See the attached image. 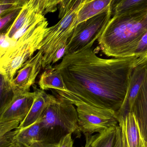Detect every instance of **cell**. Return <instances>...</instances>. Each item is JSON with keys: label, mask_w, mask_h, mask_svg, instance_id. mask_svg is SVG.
I'll list each match as a JSON object with an SVG mask.
<instances>
[{"label": "cell", "mask_w": 147, "mask_h": 147, "mask_svg": "<svg viewBox=\"0 0 147 147\" xmlns=\"http://www.w3.org/2000/svg\"><path fill=\"white\" fill-rule=\"evenodd\" d=\"M136 59L102 58L91 47L65 55L54 67L67 87L68 91L64 92L116 113L124 101Z\"/></svg>", "instance_id": "1"}, {"label": "cell", "mask_w": 147, "mask_h": 147, "mask_svg": "<svg viewBox=\"0 0 147 147\" xmlns=\"http://www.w3.org/2000/svg\"><path fill=\"white\" fill-rule=\"evenodd\" d=\"M147 9L113 16L98 39L108 57H133L138 43L147 32Z\"/></svg>", "instance_id": "2"}, {"label": "cell", "mask_w": 147, "mask_h": 147, "mask_svg": "<svg viewBox=\"0 0 147 147\" xmlns=\"http://www.w3.org/2000/svg\"><path fill=\"white\" fill-rule=\"evenodd\" d=\"M48 26L45 16L39 19L0 57V74L9 85L24 63L40 50Z\"/></svg>", "instance_id": "3"}, {"label": "cell", "mask_w": 147, "mask_h": 147, "mask_svg": "<svg viewBox=\"0 0 147 147\" xmlns=\"http://www.w3.org/2000/svg\"><path fill=\"white\" fill-rule=\"evenodd\" d=\"M54 92L76 106L80 129L83 134H100L118 125L115 111L87 104L62 91L54 90Z\"/></svg>", "instance_id": "4"}, {"label": "cell", "mask_w": 147, "mask_h": 147, "mask_svg": "<svg viewBox=\"0 0 147 147\" xmlns=\"http://www.w3.org/2000/svg\"><path fill=\"white\" fill-rule=\"evenodd\" d=\"M39 120L42 127L48 131L59 127L76 138L81 136L77 109L68 99L55 96Z\"/></svg>", "instance_id": "5"}, {"label": "cell", "mask_w": 147, "mask_h": 147, "mask_svg": "<svg viewBox=\"0 0 147 147\" xmlns=\"http://www.w3.org/2000/svg\"><path fill=\"white\" fill-rule=\"evenodd\" d=\"M111 16L109 8L77 25L68 40L66 55L91 47L102 33Z\"/></svg>", "instance_id": "6"}, {"label": "cell", "mask_w": 147, "mask_h": 147, "mask_svg": "<svg viewBox=\"0 0 147 147\" xmlns=\"http://www.w3.org/2000/svg\"><path fill=\"white\" fill-rule=\"evenodd\" d=\"M78 10L70 11L56 25L48 27L42 42L40 50L43 53L42 69L51 65L50 60L56 50L64 40L71 35L77 18Z\"/></svg>", "instance_id": "7"}, {"label": "cell", "mask_w": 147, "mask_h": 147, "mask_svg": "<svg viewBox=\"0 0 147 147\" xmlns=\"http://www.w3.org/2000/svg\"><path fill=\"white\" fill-rule=\"evenodd\" d=\"M43 57V53L39 50L24 63L9 85L13 94L30 92V88L34 85L36 78L42 69Z\"/></svg>", "instance_id": "8"}, {"label": "cell", "mask_w": 147, "mask_h": 147, "mask_svg": "<svg viewBox=\"0 0 147 147\" xmlns=\"http://www.w3.org/2000/svg\"><path fill=\"white\" fill-rule=\"evenodd\" d=\"M34 98V92L13 94L0 109V123L12 121L21 122L29 112Z\"/></svg>", "instance_id": "9"}, {"label": "cell", "mask_w": 147, "mask_h": 147, "mask_svg": "<svg viewBox=\"0 0 147 147\" xmlns=\"http://www.w3.org/2000/svg\"><path fill=\"white\" fill-rule=\"evenodd\" d=\"M147 75V65H140L134 68L122 105L116 112L117 120L124 117L131 112L136 98Z\"/></svg>", "instance_id": "10"}, {"label": "cell", "mask_w": 147, "mask_h": 147, "mask_svg": "<svg viewBox=\"0 0 147 147\" xmlns=\"http://www.w3.org/2000/svg\"><path fill=\"white\" fill-rule=\"evenodd\" d=\"M34 98L31 109L25 119L20 123L19 130L23 129L37 121L42 116L47 106L55 96L47 93L34 85Z\"/></svg>", "instance_id": "11"}, {"label": "cell", "mask_w": 147, "mask_h": 147, "mask_svg": "<svg viewBox=\"0 0 147 147\" xmlns=\"http://www.w3.org/2000/svg\"><path fill=\"white\" fill-rule=\"evenodd\" d=\"M138 122L141 133L147 144V75L131 109Z\"/></svg>", "instance_id": "12"}, {"label": "cell", "mask_w": 147, "mask_h": 147, "mask_svg": "<svg viewBox=\"0 0 147 147\" xmlns=\"http://www.w3.org/2000/svg\"><path fill=\"white\" fill-rule=\"evenodd\" d=\"M117 121L126 136L128 147H147L138 122L132 112H129Z\"/></svg>", "instance_id": "13"}, {"label": "cell", "mask_w": 147, "mask_h": 147, "mask_svg": "<svg viewBox=\"0 0 147 147\" xmlns=\"http://www.w3.org/2000/svg\"><path fill=\"white\" fill-rule=\"evenodd\" d=\"M48 131L42 127L39 119L32 125L19 130L15 142L24 147H28L39 141L50 139L47 135Z\"/></svg>", "instance_id": "14"}, {"label": "cell", "mask_w": 147, "mask_h": 147, "mask_svg": "<svg viewBox=\"0 0 147 147\" xmlns=\"http://www.w3.org/2000/svg\"><path fill=\"white\" fill-rule=\"evenodd\" d=\"M112 1L113 0H90L84 3L78 10L74 28L80 22L111 8Z\"/></svg>", "instance_id": "15"}, {"label": "cell", "mask_w": 147, "mask_h": 147, "mask_svg": "<svg viewBox=\"0 0 147 147\" xmlns=\"http://www.w3.org/2000/svg\"><path fill=\"white\" fill-rule=\"evenodd\" d=\"M38 81L39 87L43 90L49 89L68 91L61 74L59 73L52 65L44 69Z\"/></svg>", "instance_id": "16"}, {"label": "cell", "mask_w": 147, "mask_h": 147, "mask_svg": "<svg viewBox=\"0 0 147 147\" xmlns=\"http://www.w3.org/2000/svg\"><path fill=\"white\" fill-rule=\"evenodd\" d=\"M20 122L0 123V147H8L15 142Z\"/></svg>", "instance_id": "17"}, {"label": "cell", "mask_w": 147, "mask_h": 147, "mask_svg": "<svg viewBox=\"0 0 147 147\" xmlns=\"http://www.w3.org/2000/svg\"><path fill=\"white\" fill-rule=\"evenodd\" d=\"M34 11L30 1L27 2L21 9L13 24L5 34L6 36L11 40L16 33L23 27L32 13Z\"/></svg>", "instance_id": "18"}, {"label": "cell", "mask_w": 147, "mask_h": 147, "mask_svg": "<svg viewBox=\"0 0 147 147\" xmlns=\"http://www.w3.org/2000/svg\"><path fill=\"white\" fill-rule=\"evenodd\" d=\"M147 9V0H123L112 10V16Z\"/></svg>", "instance_id": "19"}, {"label": "cell", "mask_w": 147, "mask_h": 147, "mask_svg": "<svg viewBox=\"0 0 147 147\" xmlns=\"http://www.w3.org/2000/svg\"><path fill=\"white\" fill-rule=\"evenodd\" d=\"M117 126L98 134L92 143L91 147H115Z\"/></svg>", "instance_id": "20"}, {"label": "cell", "mask_w": 147, "mask_h": 147, "mask_svg": "<svg viewBox=\"0 0 147 147\" xmlns=\"http://www.w3.org/2000/svg\"><path fill=\"white\" fill-rule=\"evenodd\" d=\"M134 56L137 57L135 67L147 65V32L139 41Z\"/></svg>", "instance_id": "21"}, {"label": "cell", "mask_w": 147, "mask_h": 147, "mask_svg": "<svg viewBox=\"0 0 147 147\" xmlns=\"http://www.w3.org/2000/svg\"><path fill=\"white\" fill-rule=\"evenodd\" d=\"M68 40H64L53 53L50 60V65L55 63L61 59H63L64 57L66 55Z\"/></svg>", "instance_id": "22"}, {"label": "cell", "mask_w": 147, "mask_h": 147, "mask_svg": "<svg viewBox=\"0 0 147 147\" xmlns=\"http://www.w3.org/2000/svg\"><path fill=\"white\" fill-rule=\"evenodd\" d=\"M22 7L18 8L2 15L0 16V30H1L7 24L16 17Z\"/></svg>", "instance_id": "23"}, {"label": "cell", "mask_w": 147, "mask_h": 147, "mask_svg": "<svg viewBox=\"0 0 147 147\" xmlns=\"http://www.w3.org/2000/svg\"><path fill=\"white\" fill-rule=\"evenodd\" d=\"M72 134L68 133L60 138L57 147H74Z\"/></svg>", "instance_id": "24"}, {"label": "cell", "mask_w": 147, "mask_h": 147, "mask_svg": "<svg viewBox=\"0 0 147 147\" xmlns=\"http://www.w3.org/2000/svg\"><path fill=\"white\" fill-rule=\"evenodd\" d=\"M29 1L35 12L43 14L46 6V0H30Z\"/></svg>", "instance_id": "25"}, {"label": "cell", "mask_w": 147, "mask_h": 147, "mask_svg": "<svg viewBox=\"0 0 147 147\" xmlns=\"http://www.w3.org/2000/svg\"><path fill=\"white\" fill-rule=\"evenodd\" d=\"M57 142L52 141L50 138L37 142L31 146L27 147H57Z\"/></svg>", "instance_id": "26"}, {"label": "cell", "mask_w": 147, "mask_h": 147, "mask_svg": "<svg viewBox=\"0 0 147 147\" xmlns=\"http://www.w3.org/2000/svg\"><path fill=\"white\" fill-rule=\"evenodd\" d=\"M72 0H60L59 4V18L61 19L64 17L66 9Z\"/></svg>", "instance_id": "27"}, {"label": "cell", "mask_w": 147, "mask_h": 147, "mask_svg": "<svg viewBox=\"0 0 147 147\" xmlns=\"http://www.w3.org/2000/svg\"><path fill=\"white\" fill-rule=\"evenodd\" d=\"M60 0H49L44 11L43 14L49 13H53L56 11L57 7L60 3Z\"/></svg>", "instance_id": "28"}, {"label": "cell", "mask_w": 147, "mask_h": 147, "mask_svg": "<svg viewBox=\"0 0 147 147\" xmlns=\"http://www.w3.org/2000/svg\"><path fill=\"white\" fill-rule=\"evenodd\" d=\"M20 7H19L15 4L0 3V16Z\"/></svg>", "instance_id": "29"}, {"label": "cell", "mask_w": 147, "mask_h": 147, "mask_svg": "<svg viewBox=\"0 0 147 147\" xmlns=\"http://www.w3.org/2000/svg\"><path fill=\"white\" fill-rule=\"evenodd\" d=\"M115 147H123L121 129L119 124L116 127V137Z\"/></svg>", "instance_id": "30"}, {"label": "cell", "mask_w": 147, "mask_h": 147, "mask_svg": "<svg viewBox=\"0 0 147 147\" xmlns=\"http://www.w3.org/2000/svg\"><path fill=\"white\" fill-rule=\"evenodd\" d=\"M30 0H0V3L13 4L22 7Z\"/></svg>", "instance_id": "31"}, {"label": "cell", "mask_w": 147, "mask_h": 147, "mask_svg": "<svg viewBox=\"0 0 147 147\" xmlns=\"http://www.w3.org/2000/svg\"><path fill=\"white\" fill-rule=\"evenodd\" d=\"M85 136V144L84 147H91L92 143L97 135V134L95 135H92L90 134H84Z\"/></svg>", "instance_id": "32"}, {"label": "cell", "mask_w": 147, "mask_h": 147, "mask_svg": "<svg viewBox=\"0 0 147 147\" xmlns=\"http://www.w3.org/2000/svg\"><path fill=\"white\" fill-rule=\"evenodd\" d=\"M121 129L122 135L123 147H128V146L127 139H126V136H125V134H124L123 129L121 128Z\"/></svg>", "instance_id": "33"}, {"label": "cell", "mask_w": 147, "mask_h": 147, "mask_svg": "<svg viewBox=\"0 0 147 147\" xmlns=\"http://www.w3.org/2000/svg\"><path fill=\"white\" fill-rule=\"evenodd\" d=\"M123 0H113V1H112L111 5V11L113 10V9H114L118 3H120Z\"/></svg>", "instance_id": "34"}, {"label": "cell", "mask_w": 147, "mask_h": 147, "mask_svg": "<svg viewBox=\"0 0 147 147\" xmlns=\"http://www.w3.org/2000/svg\"><path fill=\"white\" fill-rule=\"evenodd\" d=\"M8 147H24L21 144H20L16 142H15L13 144H11L10 146Z\"/></svg>", "instance_id": "35"}, {"label": "cell", "mask_w": 147, "mask_h": 147, "mask_svg": "<svg viewBox=\"0 0 147 147\" xmlns=\"http://www.w3.org/2000/svg\"><path fill=\"white\" fill-rule=\"evenodd\" d=\"M49 0H46V3H47L46 6H47V3H48V2H49Z\"/></svg>", "instance_id": "36"}, {"label": "cell", "mask_w": 147, "mask_h": 147, "mask_svg": "<svg viewBox=\"0 0 147 147\" xmlns=\"http://www.w3.org/2000/svg\"><path fill=\"white\" fill-rule=\"evenodd\" d=\"M90 1V0H87V1H86V2L88 1Z\"/></svg>", "instance_id": "37"}, {"label": "cell", "mask_w": 147, "mask_h": 147, "mask_svg": "<svg viewBox=\"0 0 147 147\" xmlns=\"http://www.w3.org/2000/svg\"><path fill=\"white\" fill-rule=\"evenodd\" d=\"M146 16H147V13H146Z\"/></svg>", "instance_id": "38"}, {"label": "cell", "mask_w": 147, "mask_h": 147, "mask_svg": "<svg viewBox=\"0 0 147 147\" xmlns=\"http://www.w3.org/2000/svg\"></svg>", "instance_id": "39"}]
</instances>
